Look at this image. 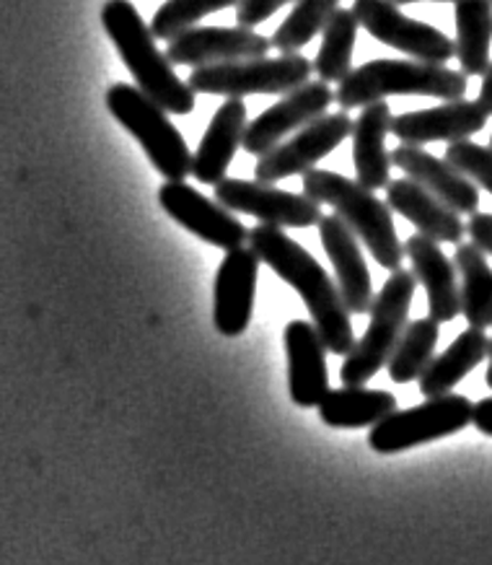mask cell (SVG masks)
I'll return each mask as SVG.
<instances>
[{
    "label": "cell",
    "mask_w": 492,
    "mask_h": 565,
    "mask_svg": "<svg viewBox=\"0 0 492 565\" xmlns=\"http://www.w3.org/2000/svg\"><path fill=\"white\" fill-rule=\"evenodd\" d=\"M490 115L480 102H443L441 107L420 111H405L392 120V136L399 146H428V143H459L484 130Z\"/></svg>",
    "instance_id": "16"
},
{
    "label": "cell",
    "mask_w": 492,
    "mask_h": 565,
    "mask_svg": "<svg viewBox=\"0 0 492 565\" xmlns=\"http://www.w3.org/2000/svg\"><path fill=\"white\" fill-rule=\"evenodd\" d=\"M159 203L179 226L188 228L190 234H195L197 239L211 244V247L234 252L238 247H246V242H249L246 226L228 207L205 198L203 192L190 188V184L163 182L159 190Z\"/></svg>",
    "instance_id": "12"
},
{
    "label": "cell",
    "mask_w": 492,
    "mask_h": 565,
    "mask_svg": "<svg viewBox=\"0 0 492 565\" xmlns=\"http://www.w3.org/2000/svg\"><path fill=\"white\" fill-rule=\"evenodd\" d=\"M488 348L490 338L484 334V330L469 327V330L461 332L441 355H434V361L428 363V369H425L420 379H417V382H420L423 397L434 399L443 397V394H451L453 386L464 382V376L472 374V371L488 359Z\"/></svg>",
    "instance_id": "24"
},
{
    "label": "cell",
    "mask_w": 492,
    "mask_h": 565,
    "mask_svg": "<svg viewBox=\"0 0 492 565\" xmlns=\"http://www.w3.org/2000/svg\"><path fill=\"white\" fill-rule=\"evenodd\" d=\"M215 203L228 207L231 213H246L265 226L275 228H311L322 221V205L296 192L278 190L267 182L226 180L215 184Z\"/></svg>",
    "instance_id": "11"
},
{
    "label": "cell",
    "mask_w": 492,
    "mask_h": 565,
    "mask_svg": "<svg viewBox=\"0 0 492 565\" xmlns=\"http://www.w3.org/2000/svg\"><path fill=\"white\" fill-rule=\"evenodd\" d=\"M386 205L413 223L417 234L438 244H461L467 234V223L457 211H451L449 205L407 177L386 184Z\"/></svg>",
    "instance_id": "21"
},
{
    "label": "cell",
    "mask_w": 492,
    "mask_h": 565,
    "mask_svg": "<svg viewBox=\"0 0 492 565\" xmlns=\"http://www.w3.org/2000/svg\"><path fill=\"white\" fill-rule=\"evenodd\" d=\"M242 0H167L151 21V32L156 40L171 42L174 36L184 34L188 29L197 26L205 17L215 11L231 9L238 6Z\"/></svg>",
    "instance_id": "31"
},
{
    "label": "cell",
    "mask_w": 492,
    "mask_h": 565,
    "mask_svg": "<svg viewBox=\"0 0 492 565\" xmlns=\"http://www.w3.org/2000/svg\"><path fill=\"white\" fill-rule=\"evenodd\" d=\"M334 104V92L324 81H309V84L298 86L296 92L282 96L272 107H267L257 120L246 125L244 132V151L252 156H265L270 148H275L280 140L293 136L309 122L319 120L327 115Z\"/></svg>",
    "instance_id": "13"
},
{
    "label": "cell",
    "mask_w": 492,
    "mask_h": 565,
    "mask_svg": "<svg viewBox=\"0 0 492 565\" xmlns=\"http://www.w3.org/2000/svg\"><path fill=\"white\" fill-rule=\"evenodd\" d=\"M311 73H314V63L309 57L288 52L280 57H255V61L192 68L188 84L195 94L226 96V99H244L249 94L286 96L298 86L309 84Z\"/></svg>",
    "instance_id": "7"
},
{
    "label": "cell",
    "mask_w": 492,
    "mask_h": 565,
    "mask_svg": "<svg viewBox=\"0 0 492 565\" xmlns=\"http://www.w3.org/2000/svg\"><path fill=\"white\" fill-rule=\"evenodd\" d=\"M443 159L469 177L477 188L492 195V148L474 143V140H459V143H449Z\"/></svg>",
    "instance_id": "32"
},
{
    "label": "cell",
    "mask_w": 492,
    "mask_h": 565,
    "mask_svg": "<svg viewBox=\"0 0 492 565\" xmlns=\"http://www.w3.org/2000/svg\"><path fill=\"white\" fill-rule=\"evenodd\" d=\"M457 24V61L467 78L484 76L490 68L492 47V0H457L453 3Z\"/></svg>",
    "instance_id": "26"
},
{
    "label": "cell",
    "mask_w": 492,
    "mask_h": 565,
    "mask_svg": "<svg viewBox=\"0 0 492 565\" xmlns=\"http://www.w3.org/2000/svg\"><path fill=\"white\" fill-rule=\"evenodd\" d=\"M417 278L413 270H394L384 288L371 303V324L361 340H355L353 351L345 355L340 369V379L345 386H365L392 359L402 332L407 327L409 307L415 299Z\"/></svg>",
    "instance_id": "5"
},
{
    "label": "cell",
    "mask_w": 492,
    "mask_h": 565,
    "mask_svg": "<svg viewBox=\"0 0 492 565\" xmlns=\"http://www.w3.org/2000/svg\"><path fill=\"white\" fill-rule=\"evenodd\" d=\"M101 26L115 50L128 65L140 92L169 115H190L195 109V92L174 73V65L156 47V36L130 0H107L101 9Z\"/></svg>",
    "instance_id": "2"
},
{
    "label": "cell",
    "mask_w": 492,
    "mask_h": 565,
    "mask_svg": "<svg viewBox=\"0 0 492 565\" xmlns=\"http://www.w3.org/2000/svg\"><path fill=\"white\" fill-rule=\"evenodd\" d=\"M389 102L365 104L353 122V163L355 182L368 190H382L392 182V156L386 151V136L392 132Z\"/></svg>",
    "instance_id": "22"
},
{
    "label": "cell",
    "mask_w": 492,
    "mask_h": 565,
    "mask_svg": "<svg viewBox=\"0 0 492 565\" xmlns=\"http://www.w3.org/2000/svg\"><path fill=\"white\" fill-rule=\"evenodd\" d=\"M453 265L461 278V315L474 330H488L492 327V267L488 265V257L474 244H457Z\"/></svg>",
    "instance_id": "27"
},
{
    "label": "cell",
    "mask_w": 492,
    "mask_h": 565,
    "mask_svg": "<svg viewBox=\"0 0 492 565\" xmlns=\"http://www.w3.org/2000/svg\"><path fill=\"white\" fill-rule=\"evenodd\" d=\"M249 249L259 257V263H265L301 296L311 315V324L317 327L327 351L334 355H347L353 351L355 332L338 282L301 244L290 239L282 228L259 223V226L249 228Z\"/></svg>",
    "instance_id": "1"
},
{
    "label": "cell",
    "mask_w": 492,
    "mask_h": 565,
    "mask_svg": "<svg viewBox=\"0 0 492 565\" xmlns=\"http://www.w3.org/2000/svg\"><path fill=\"white\" fill-rule=\"evenodd\" d=\"M467 234L477 249H482L484 255L492 257V213L469 215L467 221Z\"/></svg>",
    "instance_id": "34"
},
{
    "label": "cell",
    "mask_w": 492,
    "mask_h": 565,
    "mask_svg": "<svg viewBox=\"0 0 492 565\" xmlns=\"http://www.w3.org/2000/svg\"><path fill=\"white\" fill-rule=\"evenodd\" d=\"M301 188L303 195L314 203L330 205L384 270H399L405 259V244L399 242L397 228H394L392 207L378 200L374 190L327 169L306 172Z\"/></svg>",
    "instance_id": "3"
},
{
    "label": "cell",
    "mask_w": 492,
    "mask_h": 565,
    "mask_svg": "<svg viewBox=\"0 0 492 565\" xmlns=\"http://www.w3.org/2000/svg\"><path fill=\"white\" fill-rule=\"evenodd\" d=\"M353 13L357 24L371 36L405 52L413 61L446 65L451 57H457L451 36H446L441 29L425 24V21L405 17L392 0H355Z\"/></svg>",
    "instance_id": "9"
},
{
    "label": "cell",
    "mask_w": 492,
    "mask_h": 565,
    "mask_svg": "<svg viewBox=\"0 0 492 565\" xmlns=\"http://www.w3.org/2000/svg\"><path fill=\"white\" fill-rule=\"evenodd\" d=\"M490 148H492V136H490Z\"/></svg>",
    "instance_id": "39"
},
{
    "label": "cell",
    "mask_w": 492,
    "mask_h": 565,
    "mask_svg": "<svg viewBox=\"0 0 492 565\" xmlns=\"http://www.w3.org/2000/svg\"><path fill=\"white\" fill-rule=\"evenodd\" d=\"M438 338H441V324H438L436 319L425 317L415 319V322H407L397 348L392 351L389 363H386L392 382H417L423 371L428 369V363L434 361Z\"/></svg>",
    "instance_id": "29"
},
{
    "label": "cell",
    "mask_w": 492,
    "mask_h": 565,
    "mask_svg": "<svg viewBox=\"0 0 492 565\" xmlns=\"http://www.w3.org/2000/svg\"><path fill=\"white\" fill-rule=\"evenodd\" d=\"M484 382L492 390V338H490V348H488V374H484Z\"/></svg>",
    "instance_id": "37"
},
{
    "label": "cell",
    "mask_w": 492,
    "mask_h": 565,
    "mask_svg": "<svg viewBox=\"0 0 492 565\" xmlns=\"http://www.w3.org/2000/svg\"><path fill=\"white\" fill-rule=\"evenodd\" d=\"M392 156V167L402 169L407 180H413L446 203L459 215H474L480 207V188L451 167L446 159L423 151L417 146H397Z\"/></svg>",
    "instance_id": "19"
},
{
    "label": "cell",
    "mask_w": 492,
    "mask_h": 565,
    "mask_svg": "<svg viewBox=\"0 0 492 565\" xmlns=\"http://www.w3.org/2000/svg\"><path fill=\"white\" fill-rule=\"evenodd\" d=\"M350 132H353V120L345 109L334 111V115H322L290 138L280 140L265 156H259L255 180L272 184L296 174L303 177L311 169H317V163L324 156H330L342 140H347Z\"/></svg>",
    "instance_id": "10"
},
{
    "label": "cell",
    "mask_w": 492,
    "mask_h": 565,
    "mask_svg": "<svg viewBox=\"0 0 492 565\" xmlns=\"http://www.w3.org/2000/svg\"><path fill=\"white\" fill-rule=\"evenodd\" d=\"M469 81L461 71L420 61H371L353 68L338 84L334 102L342 109L365 107L389 96H428V99L459 102L467 96Z\"/></svg>",
    "instance_id": "4"
},
{
    "label": "cell",
    "mask_w": 492,
    "mask_h": 565,
    "mask_svg": "<svg viewBox=\"0 0 492 565\" xmlns=\"http://www.w3.org/2000/svg\"><path fill=\"white\" fill-rule=\"evenodd\" d=\"M405 257H409L413 275L425 288V296H428L430 319H436L438 324L453 322L461 315L459 278L457 265L443 255L441 244L423 234H415L405 242Z\"/></svg>",
    "instance_id": "20"
},
{
    "label": "cell",
    "mask_w": 492,
    "mask_h": 565,
    "mask_svg": "<svg viewBox=\"0 0 492 565\" xmlns=\"http://www.w3.org/2000/svg\"><path fill=\"white\" fill-rule=\"evenodd\" d=\"M484 107V111H488V115L492 117V63H490V68L484 71V76H482V86H480V99H477Z\"/></svg>",
    "instance_id": "36"
},
{
    "label": "cell",
    "mask_w": 492,
    "mask_h": 565,
    "mask_svg": "<svg viewBox=\"0 0 492 565\" xmlns=\"http://www.w3.org/2000/svg\"><path fill=\"white\" fill-rule=\"evenodd\" d=\"M340 9V0H296L293 11L272 34V47L282 55L306 47L317 34H322L327 21Z\"/></svg>",
    "instance_id": "30"
},
{
    "label": "cell",
    "mask_w": 492,
    "mask_h": 565,
    "mask_svg": "<svg viewBox=\"0 0 492 565\" xmlns=\"http://www.w3.org/2000/svg\"><path fill=\"white\" fill-rule=\"evenodd\" d=\"M357 24L353 9H338L322 29V47L317 52L314 73L324 84H340L353 71V50L357 42Z\"/></svg>",
    "instance_id": "28"
},
{
    "label": "cell",
    "mask_w": 492,
    "mask_h": 565,
    "mask_svg": "<svg viewBox=\"0 0 492 565\" xmlns=\"http://www.w3.org/2000/svg\"><path fill=\"white\" fill-rule=\"evenodd\" d=\"M259 257L249 247L226 252L215 273L213 286V324L223 338H238L255 315L259 278Z\"/></svg>",
    "instance_id": "15"
},
{
    "label": "cell",
    "mask_w": 492,
    "mask_h": 565,
    "mask_svg": "<svg viewBox=\"0 0 492 565\" xmlns=\"http://www.w3.org/2000/svg\"><path fill=\"white\" fill-rule=\"evenodd\" d=\"M288 353V392L293 405L319 407L330 392V371H327V348L317 327L303 319H293L282 332Z\"/></svg>",
    "instance_id": "18"
},
{
    "label": "cell",
    "mask_w": 492,
    "mask_h": 565,
    "mask_svg": "<svg viewBox=\"0 0 492 565\" xmlns=\"http://www.w3.org/2000/svg\"><path fill=\"white\" fill-rule=\"evenodd\" d=\"M272 42L265 34L246 26H192L184 34L174 36L167 44V61L171 65H190V68H203V65H221L236 61H255L267 57Z\"/></svg>",
    "instance_id": "14"
},
{
    "label": "cell",
    "mask_w": 492,
    "mask_h": 565,
    "mask_svg": "<svg viewBox=\"0 0 492 565\" xmlns=\"http://www.w3.org/2000/svg\"><path fill=\"white\" fill-rule=\"evenodd\" d=\"M397 407V397L368 386H342L330 390L319 403V418L330 428H374Z\"/></svg>",
    "instance_id": "25"
},
{
    "label": "cell",
    "mask_w": 492,
    "mask_h": 565,
    "mask_svg": "<svg viewBox=\"0 0 492 565\" xmlns=\"http://www.w3.org/2000/svg\"><path fill=\"white\" fill-rule=\"evenodd\" d=\"M319 239L338 275V288L350 315H368L374 303L371 270L365 265L361 242L338 215H322Z\"/></svg>",
    "instance_id": "17"
},
{
    "label": "cell",
    "mask_w": 492,
    "mask_h": 565,
    "mask_svg": "<svg viewBox=\"0 0 492 565\" xmlns=\"http://www.w3.org/2000/svg\"><path fill=\"white\" fill-rule=\"evenodd\" d=\"M472 407L464 394H443L428 403L394 411L368 434V444L376 455H399L415 446L438 441L472 426Z\"/></svg>",
    "instance_id": "8"
},
{
    "label": "cell",
    "mask_w": 492,
    "mask_h": 565,
    "mask_svg": "<svg viewBox=\"0 0 492 565\" xmlns=\"http://www.w3.org/2000/svg\"><path fill=\"white\" fill-rule=\"evenodd\" d=\"M288 3H296V0H242V3L236 6L238 26L255 29L259 24H265L267 19L275 17V13Z\"/></svg>",
    "instance_id": "33"
},
{
    "label": "cell",
    "mask_w": 492,
    "mask_h": 565,
    "mask_svg": "<svg viewBox=\"0 0 492 565\" xmlns=\"http://www.w3.org/2000/svg\"><path fill=\"white\" fill-rule=\"evenodd\" d=\"M246 104L244 99H226L213 115L197 153H192V177L203 184H218L234 161L246 132Z\"/></svg>",
    "instance_id": "23"
},
{
    "label": "cell",
    "mask_w": 492,
    "mask_h": 565,
    "mask_svg": "<svg viewBox=\"0 0 492 565\" xmlns=\"http://www.w3.org/2000/svg\"><path fill=\"white\" fill-rule=\"evenodd\" d=\"M111 117L143 146L148 161L167 182H184L192 174V153L182 132L169 120V111L140 92L138 86L115 84L107 92Z\"/></svg>",
    "instance_id": "6"
},
{
    "label": "cell",
    "mask_w": 492,
    "mask_h": 565,
    "mask_svg": "<svg viewBox=\"0 0 492 565\" xmlns=\"http://www.w3.org/2000/svg\"><path fill=\"white\" fill-rule=\"evenodd\" d=\"M394 6H407V3H423V0H392ZM434 3H457V0H434Z\"/></svg>",
    "instance_id": "38"
},
{
    "label": "cell",
    "mask_w": 492,
    "mask_h": 565,
    "mask_svg": "<svg viewBox=\"0 0 492 565\" xmlns=\"http://www.w3.org/2000/svg\"><path fill=\"white\" fill-rule=\"evenodd\" d=\"M472 426L480 430V434L492 438V397H484L472 407Z\"/></svg>",
    "instance_id": "35"
}]
</instances>
